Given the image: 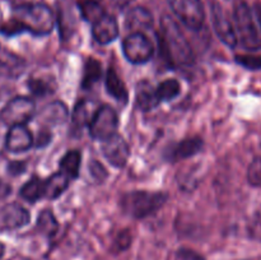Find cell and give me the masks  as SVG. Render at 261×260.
Here are the masks:
<instances>
[{
	"instance_id": "3",
	"label": "cell",
	"mask_w": 261,
	"mask_h": 260,
	"mask_svg": "<svg viewBox=\"0 0 261 260\" xmlns=\"http://www.w3.org/2000/svg\"><path fill=\"white\" fill-rule=\"evenodd\" d=\"M168 195L162 191L135 190L122 195L121 208L130 217L145 218L160 211L167 201Z\"/></svg>"
},
{
	"instance_id": "23",
	"label": "cell",
	"mask_w": 261,
	"mask_h": 260,
	"mask_svg": "<svg viewBox=\"0 0 261 260\" xmlns=\"http://www.w3.org/2000/svg\"><path fill=\"white\" fill-rule=\"evenodd\" d=\"M102 65L98 60L94 58H89L84 65L83 79H82V87L84 89L92 88L97 82L101 79Z\"/></svg>"
},
{
	"instance_id": "18",
	"label": "cell",
	"mask_w": 261,
	"mask_h": 260,
	"mask_svg": "<svg viewBox=\"0 0 261 260\" xmlns=\"http://www.w3.org/2000/svg\"><path fill=\"white\" fill-rule=\"evenodd\" d=\"M106 89L110 96L114 97L116 101L126 103L129 99L126 86L114 68H109L106 73Z\"/></svg>"
},
{
	"instance_id": "30",
	"label": "cell",
	"mask_w": 261,
	"mask_h": 260,
	"mask_svg": "<svg viewBox=\"0 0 261 260\" xmlns=\"http://www.w3.org/2000/svg\"><path fill=\"white\" fill-rule=\"evenodd\" d=\"M89 173L92 175V177L96 178L97 181H101V183L107 177L106 168H105L101 163L97 162L96 160H93L89 163Z\"/></svg>"
},
{
	"instance_id": "14",
	"label": "cell",
	"mask_w": 261,
	"mask_h": 260,
	"mask_svg": "<svg viewBox=\"0 0 261 260\" xmlns=\"http://www.w3.org/2000/svg\"><path fill=\"white\" fill-rule=\"evenodd\" d=\"M33 145V137L24 125L12 126L7 134L5 147L12 153H22Z\"/></svg>"
},
{
	"instance_id": "11",
	"label": "cell",
	"mask_w": 261,
	"mask_h": 260,
	"mask_svg": "<svg viewBox=\"0 0 261 260\" xmlns=\"http://www.w3.org/2000/svg\"><path fill=\"white\" fill-rule=\"evenodd\" d=\"M30 212L18 203L5 204L0 209V229L10 231L25 226L30 222Z\"/></svg>"
},
{
	"instance_id": "10",
	"label": "cell",
	"mask_w": 261,
	"mask_h": 260,
	"mask_svg": "<svg viewBox=\"0 0 261 260\" xmlns=\"http://www.w3.org/2000/svg\"><path fill=\"white\" fill-rule=\"evenodd\" d=\"M102 153L114 167L121 168L126 165L127 160H129V144L121 135L116 133L109 139L102 142Z\"/></svg>"
},
{
	"instance_id": "28",
	"label": "cell",
	"mask_w": 261,
	"mask_h": 260,
	"mask_svg": "<svg viewBox=\"0 0 261 260\" xmlns=\"http://www.w3.org/2000/svg\"><path fill=\"white\" fill-rule=\"evenodd\" d=\"M236 63L249 70H261V55H237Z\"/></svg>"
},
{
	"instance_id": "15",
	"label": "cell",
	"mask_w": 261,
	"mask_h": 260,
	"mask_svg": "<svg viewBox=\"0 0 261 260\" xmlns=\"http://www.w3.org/2000/svg\"><path fill=\"white\" fill-rule=\"evenodd\" d=\"M125 27L132 33H143L153 27V15L147 8L135 7L127 12L125 17Z\"/></svg>"
},
{
	"instance_id": "36",
	"label": "cell",
	"mask_w": 261,
	"mask_h": 260,
	"mask_svg": "<svg viewBox=\"0 0 261 260\" xmlns=\"http://www.w3.org/2000/svg\"><path fill=\"white\" fill-rule=\"evenodd\" d=\"M255 14H256L257 22H259V24L261 27V4L255 5Z\"/></svg>"
},
{
	"instance_id": "16",
	"label": "cell",
	"mask_w": 261,
	"mask_h": 260,
	"mask_svg": "<svg viewBox=\"0 0 261 260\" xmlns=\"http://www.w3.org/2000/svg\"><path fill=\"white\" fill-rule=\"evenodd\" d=\"M135 98H137L138 107L142 111H150L161 103L157 97L155 87H153L149 82H140L138 84Z\"/></svg>"
},
{
	"instance_id": "9",
	"label": "cell",
	"mask_w": 261,
	"mask_h": 260,
	"mask_svg": "<svg viewBox=\"0 0 261 260\" xmlns=\"http://www.w3.org/2000/svg\"><path fill=\"white\" fill-rule=\"evenodd\" d=\"M212 23L219 40L228 47H236L239 37L234 30V24L218 3L212 4Z\"/></svg>"
},
{
	"instance_id": "27",
	"label": "cell",
	"mask_w": 261,
	"mask_h": 260,
	"mask_svg": "<svg viewBox=\"0 0 261 260\" xmlns=\"http://www.w3.org/2000/svg\"><path fill=\"white\" fill-rule=\"evenodd\" d=\"M247 180L250 185L261 188V157H255L247 170Z\"/></svg>"
},
{
	"instance_id": "34",
	"label": "cell",
	"mask_w": 261,
	"mask_h": 260,
	"mask_svg": "<svg viewBox=\"0 0 261 260\" xmlns=\"http://www.w3.org/2000/svg\"><path fill=\"white\" fill-rule=\"evenodd\" d=\"M112 4L115 5V7H117L119 9H124V8L129 7L130 4H132L133 2H135V0H111Z\"/></svg>"
},
{
	"instance_id": "2",
	"label": "cell",
	"mask_w": 261,
	"mask_h": 260,
	"mask_svg": "<svg viewBox=\"0 0 261 260\" xmlns=\"http://www.w3.org/2000/svg\"><path fill=\"white\" fill-rule=\"evenodd\" d=\"M19 23L23 31L36 36L50 35L55 25L54 13L45 4H24L14 8L13 18Z\"/></svg>"
},
{
	"instance_id": "5",
	"label": "cell",
	"mask_w": 261,
	"mask_h": 260,
	"mask_svg": "<svg viewBox=\"0 0 261 260\" xmlns=\"http://www.w3.org/2000/svg\"><path fill=\"white\" fill-rule=\"evenodd\" d=\"M35 111L36 105L33 99L28 97H15L0 111V122L10 127L24 125L32 119Z\"/></svg>"
},
{
	"instance_id": "7",
	"label": "cell",
	"mask_w": 261,
	"mask_h": 260,
	"mask_svg": "<svg viewBox=\"0 0 261 260\" xmlns=\"http://www.w3.org/2000/svg\"><path fill=\"white\" fill-rule=\"evenodd\" d=\"M88 127L89 134L93 139L103 142L116 134L119 127V116L111 106L102 105L96 111Z\"/></svg>"
},
{
	"instance_id": "22",
	"label": "cell",
	"mask_w": 261,
	"mask_h": 260,
	"mask_svg": "<svg viewBox=\"0 0 261 260\" xmlns=\"http://www.w3.org/2000/svg\"><path fill=\"white\" fill-rule=\"evenodd\" d=\"M81 161L82 153L79 150H69L64 154L60 161V171H63L65 175L73 180L79 176V170H81Z\"/></svg>"
},
{
	"instance_id": "25",
	"label": "cell",
	"mask_w": 261,
	"mask_h": 260,
	"mask_svg": "<svg viewBox=\"0 0 261 260\" xmlns=\"http://www.w3.org/2000/svg\"><path fill=\"white\" fill-rule=\"evenodd\" d=\"M155 92H157L160 102L171 101L180 94L181 84L176 79H167V81L158 84V87H155Z\"/></svg>"
},
{
	"instance_id": "19",
	"label": "cell",
	"mask_w": 261,
	"mask_h": 260,
	"mask_svg": "<svg viewBox=\"0 0 261 260\" xmlns=\"http://www.w3.org/2000/svg\"><path fill=\"white\" fill-rule=\"evenodd\" d=\"M71 178L63 171L53 173L47 180L45 181V198L46 199H56L68 189Z\"/></svg>"
},
{
	"instance_id": "24",
	"label": "cell",
	"mask_w": 261,
	"mask_h": 260,
	"mask_svg": "<svg viewBox=\"0 0 261 260\" xmlns=\"http://www.w3.org/2000/svg\"><path fill=\"white\" fill-rule=\"evenodd\" d=\"M79 10H81L82 17L87 22H92V24L97 19H99L102 15L106 14L103 7L98 0H83V2L79 3Z\"/></svg>"
},
{
	"instance_id": "35",
	"label": "cell",
	"mask_w": 261,
	"mask_h": 260,
	"mask_svg": "<svg viewBox=\"0 0 261 260\" xmlns=\"http://www.w3.org/2000/svg\"><path fill=\"white\" fill-rule=\"evenodd\" d=\"M13 168H14V171H13L12 173H15V175H17V173H22L23 171H24L25 165H24V163L14 162V163H12V165H10L9 170H13Z\"/></svg>"
},
{
	"instance_id": "4",
	"label": "cell",
	"mask_w": 261,
	"mask_h": 260,
	"mask_svg": "<svg viewBox=\"0 0 261 260\" xmlns=\"http://www.w3.org/2000/svg\"><path fill=\"white\" fill-rule=\"evenodd\" d=\"M233 24L237 37L247 50L261 48V38L255 24L254 15L246 3H239L233 10Z\"/></svg>"
},
{
	"instance_id": "8",
	"label": "cell",
	"mask_w": 261,
	"mask_h": 260,
	"mask_svg": "<svg viewBox=\"0 0 261 260\" xmlns=\"http://www.w3.org/2000/svg\"><path fill=\"white\" fill-rule=\"evenodd\" d=\"M122 51L127 61L133 64H144L153 56V48L150 41L143 33H130L122 42Z\"/></svg>"
},
{
	"instance_id": "26",
	"label": "cell",
	"mask_w": 261,
	"mask_h": 260,
	"mask_svg": "<svg viewBox=\"0 0 261 260\" xmlns=\"http://www.w3.org/2000/svg\"><path fill=\"white\" fill-rule=\"evenodd\" d=\"M37 227L40 228V231L42 232V233L51 237L58 232L59 223L58 221H56L53 212L48 211V209H45V211L41 212V214L38 216Z\"/></svg>"
},
{
	"instance_id": "31",
	"label": "cell",
	"mask_w": 261,
	"mask_h": 260,
	"mask_svg": "<svg viewBox=\"0 0 261 260\" xmlns=\"http://www.w3.org/2000/svg\"><path fill=\"white\" fill-rule=\"evenodd\" d=\"M130 242H132V237H130L129 232L122 231L121 233L119 235V237H117L116 241H115V245H116L117 249L119 250H124L129 246Z\"/></svg>"
},
{
	"instance_id": "32",
	"label": "cell",
	"mask_w": 261,
	"mask_h": 260,
	"mask_svg": "<svg viewBox=\"0 0 261 260\" xmlns=\"http://www.w3.org/2000/svg\"><path fill=\"white\" fill-rule=\"evenodd\" d=\"M51 140V134L48 132H41L38 134L37 140H36V145L37 147H43V145L48 144V142Z\"/></svg>"
},
{
	"instance_id": "21",
	"label": "cell",
	"mask_w": 261,
	"mask_h": 260,
	"mask_svg": "<svg viewBox=\"0 0 261 260\" xmlns=\"http://www.w3.org/2000/svg\"><path fill=\"white\" fill-rule=\"evenodd\" d=\"M19 195L28 203H36L38 199L45 198V181L35 176L20 188Z\"/></svg>"
},
{
	"instance_id": "29",
	"label": "cell",
	"mask_w": 261,
	"mask_h": 260,
	"mask_svg": "<svg viewBox=\"0 0 261 260\" xmlns=\"http://www.w3.org/2000/svg\"><path fill=\"white\" fill-rule=\"evenodd\" d=\"M31 91L33 92L37 96H45V94H48L50 92H53V87L50 86V83H47L43 79H32V81L28 83Z\"/></svg>"
},
{
	"instance_id": "6",
	"label": "cell",
	"mask_w": 261,
	"mask_h": 260,
	"mask_svg": "<svg viewBox=\"0 0 261 260\" xmlns=\"http://www.w3.org/2000/svg\"><path fill=\"white\" fill-rule=\"evenodd\" d=\"M173 14L193 31H200L205 20V12L200 0H167Z\"/></svg>"
},
{
	"instance_id": "20",
	"label": "cell",
	"mask_w": 261,
	"mask_h": 260,
	"mask_svg": "<svg viewBox=\"0 0 261 260\" xmlns=\"http://www.w3.org/2000/svg\"><path fill=\"white\" fill-rule=\"evenodd\" d=\"M68 107L63 102H53L41 112V120L46 125H61L68 120Z\"/></svg>"
},
{
	"instance_id": "12",
	"label": "cell",
	"mask_w": 261,
	"mask_h": 260,
	"mask_svg": "<svg viewBox=\"0 0 261 260\" xmlns=\"http://www.w3.org/2000/svg\"><path fill=\"white\" fill-rule=\"evenodd\" d=\"M204 147V140L200 137H191L171 145L167 149V158L170 162H178L198 154Z\"/></svg>"
},
{
	"instance_id": "33",
	"label": "cell",
	"mask_w": 261,
	"mask_h": 260,
	"mask_svg": "<svg viewBox=\"0 0 261 260\" xmlns=\"http://www.w3.org/2000/svg\"><path fill=\"white\" fill-rule=\"evenodd\" d=\"M10 191H12L10 186L8 185L7 183H4V181L0 180V199L7 198V196L10 194Z\"/></svg>"
},
{
	"instance_id": "37",
	"label": "cell",
	"mask_w": 261,
	"mask_h": 260,
	"mask_svg": "<svg viewBox=\"0 0 261 260\" xmlns=\"http://www.w3.org/2000/svg\"><path fill=\"white\" fill-rule=\"evenodd\" d=\"M4 251H5V246L2 244V242H0V257L4 255Z\"/></svg>"
},
{
	"instance_id": "1",
	"label": "cell",
	"mask_w": 261,
	"mask_h": 260,
	"mask_svg": "<svg viewBox=\"0 0 261 260\" xmlns=\"http://www.w3.org/2000/svg\"><path fill=\"white\" fill-rule=\"evenodd\" d=\"M158 45L161 55L165 58L171 66H190L194 64L195 55L193 47L180 25L170 17L163 15L161 19V27L157 33Z\"/></svg>"
},
{
	"instance_id": "13",
	"label": "cell",
	"mask_w": 261,
	"mask_h": 260,
	"mask_svg": "<svg viewBox=\"0 0 261 260\" xmlns=\"http://www.w3.org/2000/svg\"><path fill=\"white\" fill-rule=\"evenodd\" d=\"M119 32L120 30L116 18L107 13L97 19L92 25V35L94 40L101 45H107L116 40Z\"/></svg>"
},
{
	"instance_id": "17",
	"label": "cell",
	"mask_w": 261,
	"mask_h": 260,
	"mask_svg": "<svg viewBox=\"0 0 261 260\" xmlns=\"http://www.w3.org/2000/svg\"><path fill=\"white\" fill-rule=\"evenodd\" d=\"M98 109H96V103L89 99H82L78 103L75 105L71 114V122L75 129H81L84 127L86 125L91 124L92 119H93L94 114Z\"/></svg>"
}]
</instances>
